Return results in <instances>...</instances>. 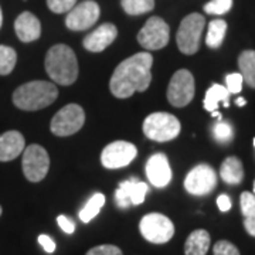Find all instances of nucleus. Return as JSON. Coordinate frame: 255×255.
<instances>
[{
    "label": "nucleus",
    "instance_id": "1",
    "mask_svg": "<svg viewBox=\"0 0 255 255\" xmlns=\"http://www.w3.org/2000/svg\"><path fill=\"white\" fill-rule=\"evenodd\" d=\"M152 64L150 53H139L124 60L111 77L110 88L114 97L124 100L135 92L146 91L152 81Z\"/></svg>",
    "mask_w": 255,
    "mask_h": 255
},
{
    "label": "nucleus",
    "instance_id": "2",
    "mask_svg": "<svg viewBox=\"0 0 255 255\" xmlns=\"http://www.w3.org/2000/svg\"><path fill=\"white\" fill-rule=\"evenodd\" d=\"M46 71L58 85H71L78 78V61L75 53L65 44H55L46 55Z\"/></svg>",
    "mask_w": 255,
    "mask_h": 255
},
{
    "label": "nucleus",
    "instance_id": "3",
    "mask_svg": "<svg viewBox=\"0 0 255 255\" xmlns=\"http://www.w3.org/2000/svg\"><path fill=\"white\" fill-rule=\"evenodd\" d=\"M58 97V90L53 82L31 81L20 85L13 92V104L18 110L38 111L51 105Z\"/></svg>",
    "mask_w": 255,
    "mask_h": 255
},
{
    "label": "nucleus",
    "instance_id": "4",
    "mask_svg": "<svg viewBox=\"0 0 255 255\" xmlns=\"http://www.w3.org/2000/svg\"><path fill=\"white\" fill-rule=\"evenodd\" d=\"M180 122L172 114L155 112L146 117L143 122V133L147 139L155 142H169L180 133Z\"/></svg>",
    "mask_w": 255,
    "mask_h": 255
},
{
    "label": "nucleus",
    "instance_id": "5",
    "mask_svg": "<svg viewBox=\"0 0 255 255\" xmlns=\"http://www.w3.org/2000/svg\"><path fill=\"white\" fill-rule=\"evenodd\" d=\"M204 27L206 18L199 13H191L183 18L176 34L177 47L183 54L193 55L199 51L201 33Z\"/></svg>",
    "mask_w": 255,
    "mask_h": 255
},
{
    "label": "nucleus",
    "instance_id": "6",
    "mask_svg": "<svg viewBox=\"0 0 255 255\" xmlns=\"http://www.w3.org/2000/svg\"><path fill=\"white\" fill-rule=\"evenodd\" d=\"M139 230L146 241L152 244H164L174 236L172 220L160 213L146 214L139 223Z\"/></svg>",
    "mask_w": 255,
    "mask_h": 255
},
{
    "label": "nucleus",
    "instance_id": "7",
    "mask_svg": "<svg viewBox=\"0 0 255 255\" xmlns=\"http://www.w3.org/2000/svg\"><path fill=\"white\" fill-rule=\"evenodd\" d=\"M85 124V112L80 105L70 104L58 111L51 119L50 129L55 136H71Z\"/></svg>",
    "mask_w": 255,
    "mask_h": 255
},
{
    "label": "nucleus",
    "instance_id": "8",
    "mask_svg": "<svg viewBox=\"0 0 255 255\" xmlns=\"http://www.w3.org/2000/svg\"><path fill=\"white\" fill-rule=\"evenodd\" d=\"M21 167L28 182H41L50 169V157L46 149L40 145H30L24 147Z\"/></svg>",
    "mask_w": 255,
    "mask_h": 255
},
{
    "label": "nucleus",
    "instance_id": "9",
    "mask_svg": "<svg viewBox=\"0 0 255 255\" xmlns=\"http://www.w3.org/2000/svg\"><path fill=\"white\" fill-rule=\"evenodd\" d=\"M196 84L194 77L189 70H179L173 74L167 87V100L176 108L189 105L194 98Z\"/></svg>",
    "mask_w": 255,
    "mask_h": 255
},
{
    "label": "nucleus",
    "instance_id": "10",
    "mask_svg": "<svg viewBox=\"0 0 255 255\" xmlns=\"http://www.w3.org/2000/svg\"><path fill=\"white\" fill-rule=\"evenodd\" d=\"M170 38V27L162 17L153 16L145 23L137 34V41L145 50H160L167 46Z\"/></svg>",
    "mask_w": 255,
    "mask_h": 255
},
{
    "label": "nucleus",
    "instance_id": "11",
    "mask_svg": "<svg viewBox=\"0 0 255 255\" xmlns=\"http://www.w3.org/2000/svg\"><path fill=\"white\" fill-rule=\"evenodd\" d=\"M217 174L210 164L193 167L184 179V189L193 196H206L216 189Z\"/></svg>",
    "mask_w": 255,
    "mask_h": 255
},
{
    "label": "nucleus",
    "instance_id": "12",
    "mask_svg": "<svg viewBox=\"0 0 255 255\" xmlns=\"http://www.w3.org/2000/svg\"><path fill=\"white\" fill-rule=\"evenodd\" d=\"M137 155L136 146L127 140H115L104 147L101 163L107 169H121L130 163Z\"/></svg>",
    "mask_w": 255,
    "mask_h": 255
},
{
    "label": "nucleus",
    "instance_id": "13",
    "mask_svg": "<svg viewBox=\"0 0 255 255\" xmlns=\"http://www.w3.org/2000/svg\"><path fill=\"white\" fill-rule=\"evenodd\" d=\"M100 14L101 9L97 1L84 0L68 11L65 17V26L73 31H82L92 27L100 18Z\"/></svg>",
    "mask_w": 255,
    "mask_h": 255
},
{
    "label": "nucleus",
    "instance_id": "14",
    "mask_svg": "<svg viewBox=\"0 0 255 255\" xmlns=\"http://www.w3.org/2000/svg\"><path fill=\"white\" fill-rule=\"evenodd\" d=\"M149 186L146 183L129 179L119 184L118 190L115 191V203L119 209H129L130 206H139L145 201Z\"/></svg>",
    "mask_w": 255,
    "mask_h": 255
},
{
    "label": "nucleus",
    "instance_id": "15",
    "mask_svg": "<svg viewBox=\"0 0 255 255\" xmlns=\"http://www.w3.org/2000/svg\"><path fill=\"white\" fill-rule=\"evenodd\" d=\"M146 177L155 187H166L172 180V169L169 159L164 153H155L146 163Z\"/></svg>",
    "mask_w": 255,
    "mask_h": 255
},
{
    "label": "nucleus",
    "instance_id": "16",
    "mask_svg": "<svg viewBox=\"0 0 255 255\" xmlns=\"http://www.w3.org/2000/svg\"><path fill=\"white\" fill-rule=\"evenodd\" d=\"M118 37V28L112 23H104L84 38L82 46L91 53H101Z\"/></svg>",
    "mask_w": 255,
    "mask_h": 255
},
{
    "label": "nucleus",
    "instance_id": "17",
    "mask_svg": "<svg viewBox=\"0 0 255 255\" xmlns=\"http://www.w3.org/2000/svg\"><path fill=\"white\" fill-rule=\"evenodd\" d=\"M14 31L18 40L23 43H31L41 36L40 20L30 11H23L14 21Z\"/></svg>",
    "mask_w": 255,
    "mask_h": 255
},
{
    "label": "nucleus",
    "instance_id": "18",
    "mask_svg": "<svg viewBox=\"0 0 255 255\" xmlns=\"http://www.w3.org/2000/svg\"><path fill=\"white\" fill-rule=\"evenodd\" d=\"M24 136L18 130H7L0 135V162H10L23 153Z\"/></svg>",
    "mask_w": 255,
    "mask_h": 255
},
{
    "label": "nucleus",
    "instance_id": "19",
    "mask_svg": "<svg viewBox=\"0 0 255 255\" xmlns=\"http://www.w3.org/2000/svg\"><path fill=\"white\" fill-rule=\"evenodd\" d=\"M210 234L206 230H196L186 240L184 254L186 255H206L210 248Z\"/></svg>",
    "mask_w": 255,
    "mask_h": 255
},
{
    "label": "nucleus",
    "instance_id": "20",
    "mask_svg": "<svg viewBox=\"0 0 255 255\" xmlns=\"http://www.w3.org/2000/svg\"><path fill=\"white\" fill-rule=\"evenodd\" d=\"M220 176L227 184H240L244 179V167L241 160L236 156L227 157L220 167Z\"/></svg>",
    "mask_w": 255,
    "mask_h": 255
},
{
    "label": "nucleus",
    "instance_id": "21",
    "mask_svg": "<svg viewBox=\"0 0 255 255\" xmlns=\"http://www.w3.org/2000/svg\"><path fill=\"white\" fill-rule=\"evenodd\" d=\"M240 206L244 216V227L247 233L251 237H255V194L244 191L240 197Z\"/></svg>",
    "mask_w": 255,
    "mask_h": 255
},
{
    "label": "nucleus",
    "instance_id": "22",
    "mask_svg": "<svg viewBox=\"0 0 255 255\" xmlns=\"http://www.w3.org/2000/svg\"><path fill=\"white\" fill-rule=\"evenodd\" d=\"M220 102H223L226 107H228L230 105V92L224 85L213 84L207 90L206 97H204V110L209 112L217 111Z\"/></svg>",
    "mask_w": 255,
    "mask_h": 255
},
{
    "label": "nucleus",
    "instance_id": "23",
    "mask_svg": "<svg viewBox=\"0 0 255 255\" xmlns=\"http://www.w3.org/2000/svg\"><path fill=\"white\" fill-rule=\"evenodd\" d=\"M238 67L243 80L251 87L255 88V51L246 50L238 57Z\"/></svg>",
    "mask_w": 255,
    "mask_h": 255
},
{
    "label": "nucleus",
    "instance_id": "24",
    "mask_svg": "<svg viewBox=\"0 0 255 255\" xmlns=\"http://www.w3.org/2000/svg\"><path fill=\"white\" fill-rule=\"evenodd\" d=\"M226 33H227V23L224 20L216 18V20L210 21L207 37H206V44L213 50L220 48L223 41H224Z\"/></svg>",
    "mask_w": 255,
    "mask_h": 255
},
{
    "label": "nucleus",
    "instance_id": "25",
    "mask_svg": "<svg viewBox=\"0 0 255 255\" xmlns=\"http://www.w3.org/2000/svg\"><path fill=\"white\" fill-rule=\"evenodd\" d=\"M105 200L107 199H105V196L102 193H95L80 211V220L82 223H90L92 219H95L101 211V209L104 207Z\"/></svg>",
    "mask_w": 255,
    "mask_h": 255
},
{
    "label": "nucleus",
    "instance_id": "26",
    "mask_svg": "<svg viewBox=\"0 0 255 255\" xmlns=\"http://www.w3.org/2000/svg\"><path fill=\"white\" fill-rule=\"evenodd\" d=\"M121 6L129 16H139L155 9V0H121Z\"/></svg>",
    "mask_w": 255,
    "mask_h": 255
},
{
    "label": "nucleus",
    "instance_id": "27",
    "mask_svg": "<svg viewBox=\"0 0 255 255\" xmlns=\"http://www.w3.org/2000/svg\"><path fill=\"white\" fill-rule=\"evenodd\" d=\"M17 61L16 51L9 46H0V75H7L10 74Z\"/></svg>",
    "mask_w": 255,
    "mask_h": 255
},
{
    "label": "nucleus",
    "instance_id": "28",
    "mask_svg": "<svg viewBox=\"0 0 255 255\" xmlns=\"http://www.w3.org/2000/svg\"><path fill=\"white\" fill-rule=\"evenodd\" d=\"M213 135L216 137V140H219L220 143H228L234 137V130H233V128H231L230 124L219 121L213 127Z\"/></svg>",
    "mask_w": 255,
    "mask_h": 255
},
{
    "label": "nucleus",
    "instance_id": "29",
    "mask_svg": "<svg viewBox=\"0 0 255 255\" xmlns=\"http://www.w3.org/2000/svg\"><path fill=\"white\" fill-rule=\"evenodd\" d=\"M233 7V0H211L204 4V11L207 14H226Z\"/></svg>",
    "mask_w": 255,
    "mask_h": 255
},
{
    "label": "nucleus",
    "instance_id": "30",
    "mask_svg": "<svg viewBox=\"0 0 255 255\" xmlns=\"http://www.w3.org/2000/svg\"><path fill=\"white\" fill-rule=\"evenodd\" d=\"M77 4V0H47V6L53 13H68Z\"/></svg>",
    "mask_w": 255,
    "mask_h": 255
},
{
    "label": "nucleus",
    "instance_id": "31",
    "mask_svg": "<svg viewBox=\"0 0 255 255\" xmlns=\"http://www.w3.org/2000/svg\"><path fill=\"white\" fill-rule=\"evenodd\" d=\"M243 75L240 73H231L228 74L227 77H226V88L228 90L230 94H238V92H241L243 90Z\"/></svg>",
    "mask_w": 255,
    "mask_h": 255
},
{
    "label": "nucleus",
    "instance_id": "32",
    "mask_svg": "<svg viewBox=\"0 0 255 255\" xmlns=\"http://www.w3.org/2000/svg\"><path fill=\"white\" fill-rule=\"evenodd\" d=\"M213 253L214 255H241L237 247L226 240L216 243V246L213 247Z\"/></svg>",
    "mask_w": 255,
    "mask_h": 255
},
{
    "label": "nucleus",
    "instance_id": "33",
    "mask_svg": "<svg viewBox=\"0 0 255 255\" xmlns=\"http://www.w3.org/2000/svg\"><path fill=\"white\" fill-rule=\"evenodd\" d=\"M87 255H122V251L117 246L105 244V246L94 247L87 253Z\"/></svg>",
    "mask_w": 255,
    "mask_h": 255
},
{
    "label": "nucleus",
    "instance_id": "34",
    "mask_svg": "<svg viewBox=\"0 0 255 255\" xmlns=\"http://www.w3.org/2000/svg\"><path fill=\"white\" fill-rule=\"evenodd\" d=\"M57 223H58L60 228L63 230L65 234H73L74 230H75L74 221L68 219L67 216H58V217H57Z\"/></svg>",
    "mask_w": 255,
    "mask_h": 255
},
{
    "label": "nucleus",
    "instance_id": "35",
    "mask_svg": "<svg viewBox=\"0 0 255 255\" xmlns=\"http://www.w3.org/2000/svg\"><path fill=\"white\" fill-rule=\"evenodd\" d=\"M38 244L43 247V250L48 253V254H51V253H54L55 251V243L53 241V238L48 237L46 234H41V236H38Z\"/></svg>",
    "mask_w": 255,
    "mask_h": 255
},
{
    "label": "nucleus",
    "instance_id": "36",
    "mask_svg": "<svg viewBox=\"0 0 255 255\" xmlns=\"http://www.w3.org/2000/svg\"><path fill=\"white\" fill-rule=\"evenodd\" d=\"M217 206L223 213H226V211L231 209V199L228 197L227 194H220L217 197Z\"/></svg>",
    "mask_w": 255,
    "mask_h": 255
},
{
    "label": "nucleus",
    "instance_id": "37",
    "mask_svg": "<svg viewBox=\"0 0 255 255\" xmlns=\"http://www.w3.org/2000/svg\"><path fill=\"white\" fill-rule=\"evenodd\" d=\"M236 104H237L238 107H243V105H246L247 101L244 100V98H238V100L236 101Z\"/></svg>",
    "mask_w": 255,
    "mask_h": 255
},
{
    "label": "nucleus",
    "instance_id": "38",
    "mask_svg": "<svg viewBox=\"0 0 255 255\" xmlns=\"http://www.w3.org/2000/svg\"><path fill=\"white\" fill-rule=\"evenodd\" d=\"M1 23H3V13H1V9H0V27H1Z\"/></svg>",
    "mask_w": 255,
    "mask_h": 255
},
{
    "label": "nucleus",
    "instance_id": "39",
    "mask_svg": "<svg viewBox=\"0 0 255 255\" xmlns=\"http://www.w3.org/2000/svg\"><path fill=\"white\" fill-rule=\"evenodd\" d=\"M0 216H1V207H0Z\"/></svg>",
    "mask_w": 255,
    "mask_h": 255
},
{
    "label": "nucleus",
    "instance_id": "40",
    "mask_svg": "<svg viewBox=\"0 0 255 255\" xmlns=\"http://www.w3.org/2000/svg\"><path fill=\"white\" fill-rule=\"evenodd\" d=\"M254 194H255V182H254Z\"/></svg>",
    "mask_w": 255,
    "mask_h": 255
},
{
    "label": "nucleus",
    "instance_id": "41",
    "mask_svg": "<svg viewBox=\"0 0 255 255\" xmlns=\"http://www.w3.org/2000/svg\"><path fill=\"white\" fill-rule=\"evenodd\" d=\"M254 147H255V137H254Z\"/></svg>",
    "mask_w": 255,
    "mask_h": 255
}]
</instances>
